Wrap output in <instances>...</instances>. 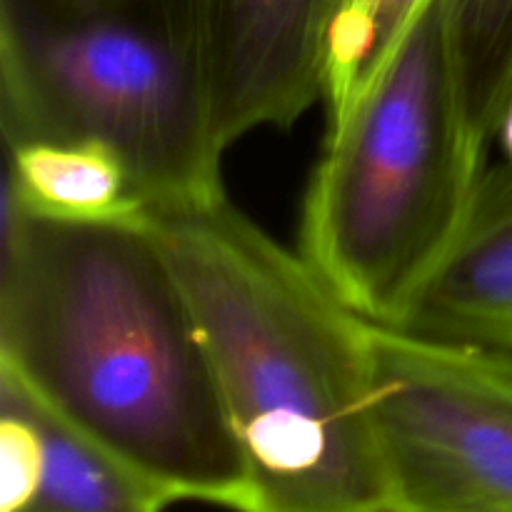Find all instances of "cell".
Returning <instances> with one entry per match:
<instances>
[{"instance_id":"obj_1","label":"cell","mask_w":512,"mask_h":512,"mask_svg":"<svg viewBox=\"0 0 512 512\" xmlns=\"http://www.w3.org/2000/svg\"><path fill=\"white\" fill-rule=\"evenodd\" d=\"M0 373L173 503L250 512L213 368L148 228L50 223L3 193Z\"/></svg>"},{"instance_id":"obj_2","label":"cell","mask_w":512,"mask_h":512,"mask_svg":"<svg viewBox=\"0 0 512 512\" xmlns=\"http://www.w3.org/2000/svg\"><path fill=\"white\" fill-rule=\"evenodd\" d=\"M188 303L250 483V512H390L370 325L230 200L148 225Z\"/></svg>"},{"instance_id":"obj_3","label":"cell","mask_w":512,"mask_h":512,"mask_svg":"<svg viewBox=\"0 0 512 512\" xmlns=\"http://www.w3.org/2000/svg\"><path fill=\"white\" fill-rule=\"evenodd\" d=\"M488 163L470 145L445 0H425L360 93L328 118L303 203V258L368 323L403 328Z\"/></svg>"},{"instance_id":"obj_4","label":"cell","mask_w":512,"mask_h":512,"mask_svg":"<svg viewBox=\"0 0 512 512\" xmlns=\"http://www.w3.org/2000/svg\"><path fill=\"white\" fill-rule=\"evenodd\" d=\"M0 115L13 140H93L150 215L223 198L203 0H0Z\"/></svg>"},{"instance_id":"obj_5","label":"cell","mask_w":512,"mask_h":512,"mask_svg":"<svg viewBox=\"0 0 512 512\" xmlns=\"http://www.w3.org/2000/svg\"><path fill=\"white\" fill-rule=\"evenodd\" d=\"M390 512H512V350L370 325Z\"/></svg>"},{"instance_id":"obj_6","label":"cell","mask_w":512,"mask_h":512,"mask_svg":"<svg viewBox=\"0 0 512 512\" xmlns=\"http://www.w3.org/2000/svg\"><path fill=\"white\" fill-rule=\"evenodd\" d=\"M215 135L223 150L290 128L323 98L335 0H203Z\"/></svg>"},{"instance_id":"obj_7","label":"cell","mask_w":512,"mask_h":512,"mask_svg":"<svg viewBox=\"0 0 512 512\" xmlns=\"http://www.w3.org/2000/svg\"><path fill=\"white\" fill-rule=\"evenodd\" d=\"M453 343L512 350V168L480 175L470 213L403 328Z\"/></svg>"},{"instance_id":"obj_8","label":"cell","mask_w":512,"mask_h":512,"mask_svg":"<svg viewBox=\"0 0 512 512\" xmlns=\"http://www.w3.org/2000/svg\"><path fill=\"white\" fill-rule=\"evenodd\" d=\"M3 193L33 218L148 228L150 205L115 150L93 140L5 143Z\"/></svg>"},{"instance_id":"obj_9","label":"cell","mask_w":512,"mask_h":512,"mask_svg":"<svg viewBox=\"0 0 512 512\" xmlns=\"http://www.w3.org/2000/svg\"><path fill=\"white\" fill-rule=\"evenodd\" d=\"M23 398L35 428V468L13 512H165L163 490L70 428L28 388L0 373Z\"/></svg>"},{"instance_id":"obj_10","label":"cell","mask_w":512,"mask_h":512,"mask_svg":"<svg viewBox=\"0 0 512 512\" xmlns=\"http://www.w3.org/2000/svg\"><path fill=\"white\" fill-rule=\"evenodd\" d=\"M470 145L483 163L512 100V0H445Z\"/></svg>"},{"instance_id":"obj_11","label":"cell","mask_w":512,"mask_h":512,"mask_svg":"<svg viewBox=\"0 0 512 512\" xmlns=\"http://www.w3.org/2000/svg\"><path fill=\"white\" fill-rule=\"evenodd\" d=\"M423 3L425 0H335L323 70L328 118L343 110L373 78Z\"/></svg>"},{"instance_id":"obj_12","label":"cell","mask_w":512,"mask_h":512,"mask_svg":"<svg viewBox=\"0 0 512 512\" xmlns=\"http://www.w3.org/2000/svg\"><path fill=\"white\" fill-rule=\"evenodd\" d=\"M495 145L503 153V163H508L512 168V100L508 110L503 113V120L498 125V133H495Z\"/></svg>"}]
</instances>
